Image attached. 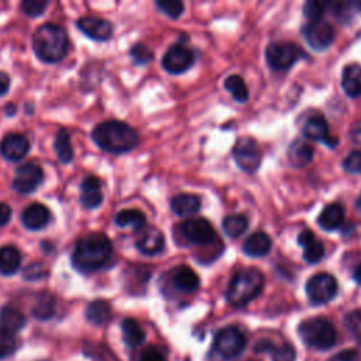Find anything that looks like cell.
I'll use <instances>...</instances> for the list:
<instances>
[{
	"label": "cell",
	"instance_id": "1",
	"mask_svg": "<svg viewBox=\"0 0 361 361\" xmlns=\"http://www.w3.org/2000/svg\"><path fill=\"white\" fill-rule=\"evenodd\" d=\"M113 254V244L103 233L82 237L72 254V267L82 274H92L103 268Z\"/></svg>",
	"mask_w": 361,
	"mask_h": 361
},
{
	"label": "cell",
	"instance_id": "2",
	"mask_svg": "<svg viewBox=\"0 0 361 361\" xmlns=\"http://www.w3.org/2000/svg\"><path fill=\"white\" fill-rule=\"evenodd\" d=\"M93 141L111 154H123L134 149L138 142V134L128 124L117 120H109L96 126L92 131Z\"/></svg>",
	"mask_w": 361,
	"mask_h": 361
},
{
	"label": "cell",
	"instance_id": "3",
	"mask_svg": "<svg viewBox=\"0 0 361 361\" xmlns=\"http://www.w3.org/2000/svg\"><path fill=\"white\" fill-rule=\"evenodd\" d=\"M32 48L41 61L47 63L59 62L68 51V35L56 24H42L32 35Z\"/></svg>",
	"mask_w": 361,
	"mask_h": 361
},
{
	"label": "cell",
	"instance_id": "4",
	"mask_svg": "<svg viewBox=\"0 0 361 361\" xmlns=\"http://www.w3.org/2000/svg\"><path fill=\"white\" fill-rule=\"evenodd\" d=\"M264 288V274L257 268L237 271L231 278L226 298L234 307H243L255 299Z\"/></svg>",
	"mask_w": 361,
	"mask_h": 361
},
{
	"label": "cell",
	"instance_id": "5",
	"mask_svg": "<svg viewBox=\"0 0 361 361\" xmlns=\"http://www.w3.org/2000/svg\"><path fill=\"white\" fill-rule=\"evenodd\" d=\"M302 341L314 350H329L337 341V330L326 317H310L299 324Z\"/></svg>",
	"mask_w": 361,
	"mask_h": 361
},
{
	"label": "cell",
	"instance_id": "6",
	"mask_svg": "<svg viewBox=\"0 0 361 361\" xmlns=\"http://www.w3.org/2000/svg\"><path fill=\"white\" fill-rule=\"evenodd\" d=\"M305 56L303 49L292 42H272L267 47L265 58L274 71L289 69L295 62Z\"/></svg>",
	"mask_w": 361,
	"mask_h": 361
},
{
	"label": "cell",
	"instance_id": "7",
	"mask_svg": "<svg viewBox=\"0 0 361 361\" xmlns=\"http://www.w3.org/2000/svg\"><path fill=\"white\" fill-rule=\"evenodd\" d=\"M245 344H247L245 336L235 326H227L219 330L213 341V347L216 353L226 360H231L240 355L244 351Z\"/></svg>",
	"mask_w": 361,
	"mask_h": 361
},
{
	"label": "cell",
	"instance_id": "8",
	"mask_svg": "<svg viewBox=\"0 0 361 361\" xmlns=\"http://www.w3.org/2000/svg\"><path fill=\"white\" fill-rule=\"evenodd\" d=\"M233 157L240 169L248 173H254L261 165L262 154L258 142L254 138L243 137L234 144Z\"/></svg>",
	"mask_w": 361,
	"mask_h": 361
},
{
	"label": "cell",
	"instance_id": "9",
	"mask_svg": "<svg viewBox=\"0 0 361 361\" xmlns=\"http://www.w3.org/2000/svg\"><path fill=\"white\" fill-rule=\"evenodd\" d=\"M306 295L313 305H324L337 295V281L333 275L320 272L306 283Z\"/></svg>",
	"mask_w": 361,
	"mask_h": 361
},
{
	"label": "cell",
	"instance_id": "10",
	"mask_svg": "<svg viewBox=\"0 0 361 361\" xmlns=\"http://www.w3.org/2000/svg\"><path fill=\"white\" fill-rule=\"evenodd\" d=\"M182 237L196 245H209L216 240V231L212 224L202 217L189 219L179 227Z\"/></svg>",
	"mask_w": 361,
	"mask_h": 361
},
{
	"label": "cell",
	"instance_id": "11",
	"mask_svg": "<svg viewBox=\"0 0 361 361\" xmlns=\"http://www.w3.org/2000/svg\"><path fill=\"white\" fill-rule=\"evenodd\" d=\"M303 38L316 51H323L334 41V28L324 20H314L307 23L303 30Z\"/></svg>",
	"mask_w": 361,
	"mask_h": 361
},
{
	"label": "cell",
	"instance_id": "12",
	"mask_svg": "<svg viewBox=\"0 0 361 361\" xmlns=\"http://www.w3.org/2000/svg\"><path fill=\"white\" fill-rule=\"evenodd\" d=\"M42 179V168L34 162H27L17 168L13 180V189L21 195H28L41 185Z\"/></svg>",
	"mask_w": 361,
	"mask_h": 361
},
{
	"label": "cell",
	"instance_id": "13",
	"mask_svg": "<svg viewBox=\"0 0 361 361\" xmlns=\"http://www.w3.org/2000/svg\"><path fill=\"white\" fill-rule=\"evenodd\" d=\"M193 62H195L193 51L182 44L171 45L162 58L164 69L173 75L188 71L193 65Z\"/></svg>",
	"mask_w": 361,
	"mask_h": 361
},
{
	"label": "cell",
	"instance_id": "14",
	"mask_svg": "<svg viewBox=\"0 0 361 361\" xmlns=\"http://www.w3.org/2000/svg\"><path fill=\"white\" fill-rule=\"evenodd\" d=\"M165 245V238L164 234L159 228L154 226H145L141 231L140 235L137 237L135 247L138 251L144 255H157L164 250Z\"/></svg>",
	"mask_w": 361,
	"mask_h": 361
},
{
	"label": "cell",
	"instance_id": "15",
	"mask_svg": "<svg viewBox=\"0 0 361 361\" xmlns=\"http://www.w3.org/2000/svg\"><path fill=\"white\" fill-rule=\"evenodd\" d=\"M78 28L87 35L89 38H93L96 41H107L113 34V25L107 20L94 17V16H86L78 20Z\"/></svg>",
	"mask_w": 361,
	"mask_h": 361
},
{
	"label": "cell",
	"instance_id": "16",
	"mask_svg": "<svg viewBox=\"0 0 361 361\" xmlns=\"http://www.w3.org/2000/svg\"><path fill=\"white\" fill-rule=\"evenodd\" d=\"M303 135L309 140L320 141L329 147H334L337 142V140H334L330 135V130H329V124H327L326 118L319 114L307 118V121L305 123V127H303Z\"/></svg>",
	"mask_w": 361,
	"mask_h": 361
},
{
	"label": "cell",
	"instance_id": "17",
	"mask_svg": "<svg viewBox=\"0 0 361 361\" xmlns=\"http://www.w3.org/2000/svg\"><path fill=\"white\" fill-rule=\"evenodd\" d=\"M30 151V142L23 134H7L0 142V152L8 161H20Z\"/></svg>",
	"mask_w": 361,
	"mask_h": 361
},
{
	"label": "cell",
	"instance_id": "18",
	"mask_svg": "<svg viewBox=\"0 0 361 361\" xmlns=\"http://www.w3.org/2000/svg\"><path fill=\"white\" fill-rule=\"evenodd\" d=\"M103 202L102 182L97 176L89 175L80 185V203L85 209H96Z\"/></svg>",
	"mask_w": 361,
	"mask_h": 361
},
{
	"label": "cell",
	"instance_id": "19",
	"mask_svg": "<svg viewBox=\"0 0 361 361\" xmlns=\"http://www.w3.org/2000/svg\"><path fill=\"white\" fill-rule=\"evenodd\" d=\"M51 219V213L47 206L41 203H32L27 206L21 213V221L28 230H41L44 228Z\"/></svg>",
	"mask_w": 361,
	"mask_h": 361
},
{
	"label": "cell",
	"instance_id": "20",
	"mask_svg": "<svg viewBox=\"0 0 361 361\" xmlns=\"http://www.w3.org/2000/svg\"><path fill=\"white\" fill-rule=\"evenodd\" d=\"M298 243L303 247V259L309 264L319 262L324 255V247L310 230H303L298 235Z\"/></svg>",
	"mask_w": 361,
	"mask_h": 361
},
{
	"label": "cell",
	"instance_id": "21",
	"mask_svg": "<svg viewBox=\"0 0 361 361\" xmlns=\"http://www.w3.org/2000/svg\"><path fill=\"white\" fill-rule=\"evenodd\" d=\"M171 282L179 292L183 293H192L199 288V276L186 265H179L172 269Z\"/></svg>",
	"mask_w": 361,
	"mask_h": 361
},
{
	"label": "cell",
	"instance_id": "22",
	"mask_svg": "<svg viewBox=\"0 0 361 361\" xmlns=\"http://www.w3.org/2000/svg\"><path fill=\"white\" fill-rule=\"evenodd\" d=\"M272 241L269 235L264 231H255L248 235L243 244V251L245 255L252 258H259L271 251Z\"/></svg>",
	"mask_w": 361,
	"mask_h": 361
},
{
	"label": "cell",
	"instance_id": "23",
	"mask_svg": "<svg viewBox=\"0 0 361 361\" xmlns=\"http://www.w3.org/2000/svg\"><path fill=\"white\" fill-rule=\"evenodd\" d=\"M313 158L312 145L303 138H298L290 142L288 148V161L293 168L306 166Z\"/></svg>",
	"mask_w": 361,
	"mask_h": 361
},
{
	"label": "cell",
	"instance_id": "24",
	"mask_svg": "<svg viewBox=\"0 0 361 361\" xmlns=\"http://www.w3.org/2000/svg\"><path fill=\"white\" fill-rule=\"evenodd\" d=\"M255 351L269 353L272 361H296V350L288 344H275L269 340H261L255 345Z\"/></svg>",
	"mask_w": 361,
	"mask_h": 361
},
{
	"label": "cell",
	"instance_id": "25",
	"mask_svg": "<svg viewBox=\"0 0 361 361\" xmlns=\"http://www.w3.org/2000/svg\"><path fill=\"white\" fill-rule=\"evenodd\" d=\"M341 86L347 96L350 97L361 96V65L351 63L343 69Z\"/></svg>",
	"mask_w": 361,
	"mask_h": 361
},
{
	"label": "cell",
	"instance_id": "26",
	"mask_svg": "<svg viewBox=\"0 0 361 361\" xmlns=\"http://www.w3.org/2000/svg\"><path fill=\"white\" fill-rule=\"evenodd\" d=\"M344 221V209L340 203H331L326 206L319 217H317V224L327 231L338 228Z\"/></svg>",
	"mask_w": 361,
	"mask_h": 361
},
{
	"label": "cell",
	"instance_id": "27",
	"mask_svg": "<svg viewBox=\"0 0 361 361\" xmlns=\"http://www.w3.org/2000/svg\"><path fill=\"white\" fill-rule=\"evenodd\" d=\"M171 209L178 216H192L200 209V197L192 193H179L172 197Z\"/></svg>",
	"mask_w": 361,
	"mask_h": 361
},
{
	"label": "cell",
	"instance_id": "28",
	"mask_svg": "<svg viewBox=\"0 0 361 361\" xmlns=\"http://www.w3.org/2000/svg\"><path fill=\"white\" fill-rule=\"evenodd\" d=\"M21 264V254L14 245H4L0 248V274L14 275Z\"/></svg>",
	"mask_w": 361,
	"mask_h": 361
},
{
	"label": "cell",
	"instance_id": "29",
	"mask_svg": "<svg viewBox=\"0 0 361 361\" xmlns=\"http://www.w3.org/2000/svg\"><path fill=\"white\" fill-rule=\"evenodd\" d=\"M0 326L3 330L14 334L25 326V317L18 309L13 306H4L0 310Z\"/></svg>",
	"mask_w": 361,
	"mask_h": 361
},
{
	"label": "cell",
	"instance_id": "30",
	"mask_svg": "<svg viewBox=\"0 0 361 361\" xmlns=\"http://www.w3.org/2000/svg\"><path fill=\"white\" fill-rule=\"evenodd\" d=\"M121 333H123V340L126 345L131 348L141 345L145 340V333L142 327L134 319L127 317L121 322Z\"/></svg>",
	"mask_w": 361,
	"mask_h": 361
},
{
	"label": "cell",
	"instance_id": "31",
	"mask_svg": "<svg viewBox=\"0 0 361 361\" xmlns=\"http://www.w3.org/2000/svg\"><path fill=\"white\" fill-rule=\"evenodd\" d=\"M114 223L118 227H131L134 230H142L147 224V219L145 214L137 209H124L120 210L116 217H114Z\"/></svg>",
	"mask_w": 361,
	"mask_h": 361
},
{
	"label": "cell",
	"instance_id": "32",
	"mask_svg": "<svg viewBox=\"0 0 361 361\" xmlns=\"http://www.w3.org/2000/svg\"><path fill=\"white\" fill-rule=\"evenodd\" d=\"M111 317V307L109 302L97 299L87 305L86 307V319L96 326H102L107 323Z\"/></svg>",
	"mask_w": 361,
	"mask_h": 361
},
{
	"label": "cell",
	"instance_id": "33",
	"mask_svg": "<svg viewBox=\"0 0 361 361\" xmlns=\"http://www.w3.org/2000/svg\"><path fill=\"white\" fill-rule=\"evenodd\" d=\"M54 148H55V152L58 155V159L62 164H68V162L72 161L73 149H72V145H71V137H69L66 130L62 128L56 133Z\"/></svg>",
	"mask_w": 361,
	"mask_h": 361
},
{
	"label": "cell",
	"instance_id": "34",
	"mask_svg": "<svg viewBox=\"0 0 361 361\" xmlns=\"http://www.w3.org/2000/svg\"><path fill=\"white\" fill-rule=\"evenodd\" d=\"M248 219L244 214H230L223 220V230L230 238H237L245 233Z\"/></svg>",
	"mask_w": 361,
	"mask_h": 361
},
{
	"label": "cell",
	"instance_id": "35",
	"mask_svg": "<svg viewBox=\"0 0 361 361\" xmlns=\"http://www.w3.org/2000/svg\"><path fill=\"white\" fill-rule=\"evenodd\" d=\"M224 87L230 92V94L233 96V99L235 102H240V103H244L248 100V89H247V85L245 82L243 80L241 76L238 75H230L226 78L224 80Z\"/></svg>",
	"mask_w": 361,
	"mask_h": 361
},
{
	"label": "cell",
	"instance_id": "36",
	"mask_svg": "<svg viewBox=\"0 0 361 361\" xmlns=\"http://www.w3.org/2000/svg\"><path fill=\"white\" fill-rule=\"evenodd\" d=\"M55 313V299L49 293H42L38 299L37 303L32 309V314L35 319L39 320H48L54 316Z\"/></svg>",
	"mask_w": 361,
	"mask_h": 361
},
{
	"label": "cell",
	"instance_id": "37",
	"mask_svg": "<svg viewBox=\"0 0 361 361\" xmlns=\"http://www.w3.org/2000/svg\"><path fill=\"white\" fill-rule=\"evenodd\" d=\"M355 7H360L358 3H351V1H341V3H333L331 4V14L333 17L341 23L347 24L348 21L353 20L355 14Z\"/></svg>",
	"mask_w": 361,
	"mask_h": 361
},
{
	"label": "cell",
	"instance_id": "38",
	"mask_svg": "<svg viewBox=\"0 0 361 361\" xmlns=\"http://www.w3.org/2000/svg\"><path fill=\"white\" fill-rule=\"evenodd\" d=\"M17 348V341L13 333L0 329V360L11 355Z\"/></svg>",
	"mask_w": 361,
	"mask_h": 361
},
{
	"label": "cell",
	"instance_id": "39",
	"mask_svg": "<svg viewBox=\"0 0 361 361\" xmlns=\"http://www.w3.org/2000/svg\"><path fill=\"white\" fill-rule=\"evenodd\" d=\"M130 56L133 58V61L138 65H145L149 61H152L154 58V52L144 44H135L131 49H130Z\"/></svg>",
	"mask_w": 361,
	"mask_h": 361
},
{
	"label": "cell",
	"instance_id": "40",
	"mask_svg": "<svg viewBox=\"0 0 361 361\" xmlns=\"http://www.w3.org/2000/svg\"><path fill=\"white\" fill-rule=\"evenodd\" d=\"M157 7L171 18H178L183 13V3L178 1V0L157 1Z\"/></svg>",
	"mask_w": 361,
	"mask_h": 361
},
{
	"label": "cell",
	"instance_id": "41",
	"mask_svg": "<svg viewBox=\"0 0 361 361\" xmlns=\"http://www.w3.org/2000/svg\"><path fill=\"white\" fill-rule=\"evenodd\" d=\"M327 3L324 1H307L303 6V14L310 20H322V16L324 14L326 8H327Z\"/></svg>",
	"mask_w": 361,
	"mask_h": 361
},
{
	"label": "cell",
	"instance_id": "42",
	"mask_svg": "<svg viewBox=\"0 0 361 361\" xmlns=\"http://www.w3.org/2000/svg\"><path fill=\"white\" fill-rule=\"evenodd\" d=\"M48 7V1H39V0H25L21 3V10L30 16V17H38L41 16L45 8Z\"/></svg>",
	"mask_w": 361,
	"mask_h": 361
},
{
	"label": "cell",
	"instance_id": "43",
	"mask_svg": "<svg viewBox=\"0 0 361 361\" xmlns=\"http://www.w3.org/2000/svg\"><path fill=\"white\" fill-rule=\"evenodd\" d=\"M343 168L348 173H361V151L350 152L343 161Z\"/></svg>",
	"mask_w": 361,
	"mask_h": 361
},
{
	"label": "cell",
	"instance_id": "44",
	"mask_svg": "<svg viewBox=\"0 0 361 361\" xmlns=\"http://www.w3.org/2000/svg\"><path fill=\"white\" fill-rule=\"evenodd\" d=\"M135 361H168L165 354L158 348V347H154V345H149L147 348H144Z\"/></svg>",
	"mask_w": 361,
	"mask_h": 361
},
{
	"label": "cell",
	"instance_id": "45",
	"mask_svg": "<svg viewBox=\"0 0 361 361\" xmlns=\"http://www.w3.org/2000/svg\"><path fill=\"white\" fill-rule=\"evenodd\" d=\"M44 275H47V271L39 264H32L27 267L24 271V278H28V279H38Z\"/></svg>",
	"mask_w": 361,
	"mask_h": 361
},
{
	"label": "cell",
	"instance_id": "46",
	"mask_svg": "<svg viewBox=\"0 0 361 361\" xmlns=\"http://www.w3.org/2000/svg\"><path fill=\"white\" fill-rule=\"evenodd\" d=\"M11 219V207L7 203H0V227L6 226Z\"/></svg>",
	"mask_w": 361,
	"mask_h": 361
},
{
	"label": "cell",
	"instance_id": "47",
	"mask_svg": "<svg viewBox=\"0 0 361 361\" xmlns=\"http://www.w3.org/2000/svg\"><path fill=\"white\" fill-rule=\"evenodd\" d=\"M10 87V78L7 73L0 72V96L6 94Z\"/></svg>",
	"mask_w": 361,
	"mask_h": 361
},
{
	"label": "cell",
	"instance_id": "48",
	"mask_svg": "<svg viewBox=\"0 0 361 361\" xmlns=\"http://www.w3.org/2000/svg\"><path fill=\"white\" fill-rule=\"evenodd\" d=\"M355 351L354 350H347V351H343L340 353L337 357H336V361H353L354 357H355Z\"/></svg>",
	"mask_w": 361,
	"mask_h": 361
},
{
	"label": "cell",
	"instance_id": "49",
	"mask_svg": "<svg viewBox=\"0 0 361 361\" xmlns=\"http://www.w3.org/2000/svg\"><path fill=\"white\" fill-rule=\"evenodd\" d=\"M353 278L355 279V282H357L358 285H361V264H358V265L354 268Z\"/></svg>",
	"mask_w": 361,
	"mask_h": 361
},
{
	"label": "cell",
	"instance_id": "50",
	"mask_svg": "<svg viewBox=\"0 0 361 361\" xmlns=\"http://www.w3.org/2000/svg\"><path fill=\"white\" fill-rule=\"evenodd\" d=\"M355 207H357L358 212H361V193H360V196H358L357 200H355Z\"/></svg>",
	"mask_w": 361,
	"mask_h": 361
},
{
	"label": "cell",
	"instance_id": "51",
	"mask_svg": "<svg viewBox=\"0 0 361 361\" xmlns=\"http://www.w3.org/2000/svg\"><path fill=\"white\" fill-rule=\"evenodd\" d=\"M360 10H361V4H360Z\"/></svg>",
	"mask_w": 361,
	"mask_h": 361
}]
</instances>
